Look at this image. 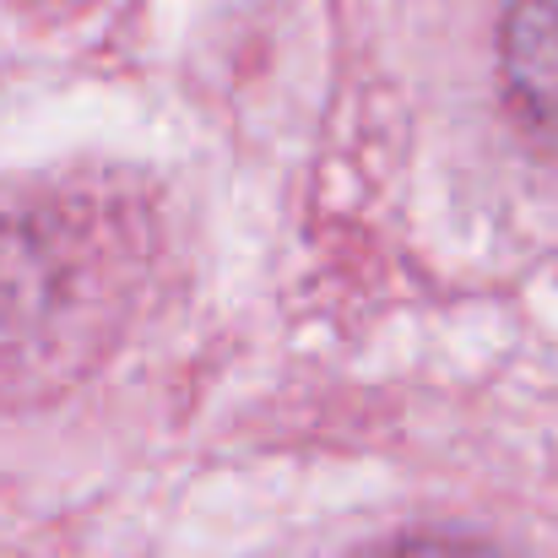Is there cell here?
Returning <instances> with one entry per match:
<instances>
[{
  "label": "cell",
  "mask_w": 558,
  "mask_h": 558,
  "mask_svg": "<svg viewBox=\"0 0 558 558\" xmlns=\"http://www.w3.org/2000/svg\"><path fill=\"white\" fill-rule=\"evenodd\" d=\"M499 60L515 104L558 125V0H515L499 33Z\"/></svg>",
  "instance_id": "cell-1"
},
{
  "label": "cell",
  "mask_w": 558,
  "mask_h": 558,
  "mask_svg": "<svg viewBox=\"0 0 558 558\" xmlns=\"http://www.w3.org/2000/svg\"><path fill=\"white\" fill-rule=\"evenodd\" d=\"M385 558H515L494 543H477V537H450V532H428V537H407L396 543Z\"/></svg>",
  "instance_id": "cell-2"
}]
</instances>
